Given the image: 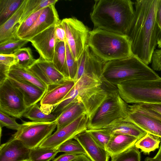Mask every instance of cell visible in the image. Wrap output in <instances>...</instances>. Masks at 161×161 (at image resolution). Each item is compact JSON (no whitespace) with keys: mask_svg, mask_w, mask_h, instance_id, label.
<instances>
[{"mask_svg":"<svg viewBox=\"0 0 161 161\" xmlns=\"http://www.w3.org/2000/svg\"><path fill=\"white\" fill-rule=\"evenodd\" d=\"M128 105L121 97L117 89L111 90L106 98L89 119L87 129L106 128L125 120Z\"/></svg>","mask_w":161,"mask_h":161,"instance_id":"obj_5","label":"cell"},{"mask_svg":"<svg viewBox=\"0 0 161 161\" xmlns=\"http://www.w3.org/2000/svg\"><path fill=\"white\" fill-rule=\"evenodd\" d=\"M156 19L161 31V0H159L156 12Z\"/></svg>","mask_w":161,"mask_h":161,"instance_id":"obj_46","label":"cell"},{"mask_svg":"<svg viewBox=\"0 0 161 161\" xmlns=\"http://www.w3.org/2000/svg\"><path fill=\"white\" fill-rule=\"evenodd\" d=\"M88 45L93 53L105 62L133 55L126 35L98 28L90 31Z\"/></svg>","mask_w":161,"mask_h":161,"instance_id":"obj_4","label":"cell"},{"mask_svg":"<svg viewBox=\"0 0 161 161\" xmlns=\"http://www.w3.org/2000/svg\"><path fill=\"white\" fill-rule=\"evenodd\" d=\"M59 152L75 155L85 154L86 152L80 143L74 139L67 141L57 148Z\"/></svg>","mask_w":161,"mask_h":161,"instance_id":"obj_35","label":"cell"},{"mask_svg":"<svg viewBox=\"0 0 161 161\" xmlns=\"http://www.w3.org/2000/svg\"><path fill=\"white\" fill-rule=\"evenodd\" d=\"M55 25L36 35L29 41L40 57L50 62L53 61L56 44Z\"/></svg>","mask_w":161,"mask_h":161,"instance_id":"obj_13","label":"cell"},{"mask_svg":"<svg viewBox=\"0 0 161 161\" xmlns=\"http://www.w3.org/2000/svg\"><path fill=\"white\" fill-rule=\"evenodd\" d=\"M43 9L32 14L22 23L19 24L16 31L17 35L19 37L21 38L32 27Z\"/></svg>","mask_w":161,"mask_h":161,"instance_id":"obj_37","label":"cell"},{"mask_svg":"<svg viewBox=\"0 0 161 161\" xmlns=\"http://www.w3.org/2000/svg\"><path fill=\"white\" fill-rule=\"evenodd\" d=\"M151 63L153 70L161 71V49L154 50L152 55Z\"/></svg>","mask_w":161,"mask_h":161,"instance_id":"obj_41","label":"cell"},{"mask_svg":"<svg viewBox=\"0 0 161 161\" xmlns=\"http://www.w3.org/2000/svg\"><path fill=\"white\" fill-rule=\"evenodd\" d=\"M28 109L22 95L8 78L0 84V111L20 119Z\"/></svg>","mask_w":161,"mask_h":161,"instance_id":"obj_9","label":"cell"},{"mask_svg":"<svg viewBox=\"0 0 161 161\" xmlns=\"http://www.w3.org/2000/svg\"><path fill=\"white\" fill-rule=\"evenodd\" d=\"M80 155H75L65 153L54 158L52 161H72L77 157Z\"/></svg>","mask_w":161,"mask_h":161,"instance_id":"obj_44","label":"cell"},{"mask_svg":"<svg viewBox=\"0 0 161 161\" xmlns=\"http://www.w3.org/2000/svg\"><path fill=\"white\" fill-rule=\"evenodd\" d=\"M95 142L106 150L107 146L113 134L111 130L107 128L96 129H87Z\"/></svg>","mask_w":161,"mask_h":161,"instance_id":"obj_32","label":"cell"},{"mask_svg":"<svg viewBox=\"0 0 161 161\" xmlns=\"http://www.w3.org/2000/svg\"><path fill=\"white\" fill-rule=\"evenodd\" d=\"M15 118L14 117H10L9 115L0 111V128L5 127L12 130H18L21 126V124L18 123Z\"/></svg>","mask_w":161,"mask_h":161,"instance_id":"obj_39","label":"cell"},{"mask_svg":"<svg viewBox=\"0 0 161 161\" xmlns=\"http://www.w3.org/2000/svg\"><path fill=\"white\" fill-rule=\"evenodd\" d=\"M23 117L31 121L35 122H51L56 120L58 116L43 111L36 104L28 108Z\"/></svg>","mask_w":161,"mask_h":161,"instance_id":"obj_27","label":"cell"},{"mask_svg":"<svg viewBox=\"0 0 161 161\" xmlns=\"http://www.w3.org/2000/svg\"><path fill=\"white\" fill-rule=\"evenodd\" d=\"M17 63V59L14 54H0V64L11 67Z\"/></svg>","mask_w":161,"mask_h":161,"instance_id":"obj_43","label":"cell"},{"mask_svg":"<svg viewBox=\"0 0 161 161\" xmlns=\"http://www.w3.org/2000/svg\"><path fill=\"white\" fill-rule=\"evenodd\" d=\"M141 152L135 145L111 157V161H141Z\"/></svg>","mask_w":161,"mask_h":161,"instance_id":"obj_34","label":"cell"},{"mask_svg":"<svg viewBox=\"0 0 161 161\" xmlns=\"http://www.w3.org/2000/svg\"><path fill=\"white\" fill-rule=\"evenodd\" d=\"M24 0H0V25L17 10Z\"/></svg>","mask_w":161,"mask_h":161,"instance_id":"obj_29","label":"cell"},{"mask_svg":"<svg viewBox=\"0 0 161 161\" xmlns=\"http://www.w3.org/2000/svg\"><path fill=\"white\" fill-rule=\"evenodd\" d=\"M55 36L56 43L66 41L65 31L61 20H60L55 25Z\"/></svg>","mask_w":161,"mask_h":161,"instance_id":"obj_42","label":"cell"},{"mask_svg":"<svg viewBox=\"0 0 161 161\" xmlns=\"http://www.w3.org/2000/svg\"><path fill=\"white\" fill-rule=\"evenodd\" d=\"M66 63L69 79L75 81L78 70V63L73 56L65 41Z\"/></svg>","mask_w":161,"mask_h":161,"instance_id":"obj_36","label":"cell"},{"mask_svg":"<svg viewBox=\"0 0 161 161\" xmlns=\"http://www.w3.org/2000/svg\"><path fill=\"white\" fill-rule=\"evenodd\" d=\"M151 158L153 161H161V142L159 150L157 154L154 157Z\"/></svg>","mask_w":161,"mask_h":161,"instance_id":"obj_48","label":"cell"},{"mask_svg":"<svg viewBox=\"0 0 161 161\" xmlns=\"http://www.w3.org/2000/svg\"><path fill=\"white\" fill-rule=\"evenodd\" d=\"M159 0H136L133 18L126 35L132 54L147 65L151 63L160 29L156 19Z\"/></svg>","mask_w":161,"mask_h":161,"instance_id":"obj_1","label":"cell"},{"mask_svg":"<svg viewBox=\"0 0 161 161\" xmlns=\"http://www.w3.org/2000/svg\"><path fill=\"white\" fill-rule=\"evenodd\" d=\"M157 45H158V47L160 49H161V31H160V32L158 38Z\"/></svg>","mask_w":161,"mask_h":161,"instance_id":"obj_49","label":"cell"},{"mask_svg":"<svg viewBox=\"0 0 161 161\" xmlns=\"http://www.w3.org/2000/svg\"><path fill=\"white\" fill-rule=\"evenodd\" d=\"M58 153L57 149L38 147L30 149V161H50Z\"/></svg>","mask_w":161,"mask_h":161,"instance_id":"obj_31","label":"cell"},{"mask_svg":"<svg viewBox=\"0 0 161 161\" xmlns=\"http://www.w3.org/2000/svg\"><path fill=\"white\" fill-rule=\"evenodd\" d=\"M142 106L156 112L161 115V103H140Z\"/></svg>","mask_w":161,"mask_h":161,"instance_id":"obj_45","label":"cell"},{"mask_svg":"<svg viewBox=\"0 0 161 161\" xmlns=\"http://www.w3.org/2000/svg\"><path fill=\"white\" fill-rule=\"evenodd\" d=\"M158 119L160 121H161V116H160L158 118Z\"/></svg>","mask_w":161,"mask_h":161,"instance_id":"obj_50","label":"cell"},{"mask_svg":"<svg viewBox=\"0 0 161 161\" xmlns=\"http://www.w3.org/2000/svg\"><path fill=\"white\" fill-rule=\"evenodd\" d=\"M89 118L85 113L72 122L56 131L45 140L39 147L57 149L67 141L73 139L79 133L87 129Z\"/></svg>","mask_w":161,"mask_h":161,"instance_id":"obj_10","label":"cell"},{"mask_svg":"<svg viewBox=\"0 0 161 161\" xmlns=\"http://www.w3.org/2000/svg\"><path fill=\"white\" fill-rule=\"evenodd\" d=\"M116 87L119 96L127 103H161V78L130 80Z\"/></svg>","mask_w":161,"mask_h":161,"instance_id":"obj_6","label":"cell"},{"mask_svg":"<svg viewBox=\"0 0 161 161\" xmlns=\"http://www.w3.org/2000/svg\"><path fill=\"white\" fill-rule=\"evenodd\" d=\"M73 139L78 141L92 161H108L110 156L106 150L98 144L86 130L77 135Z\"/></svg>","mask_w":161,"mask_h":161,"instance_id":"obj_18","label":"cell"},{"mask_svg":"<svg viewBox=\"0 0 161 161\" xmlns=\"http://www.w3.org/2000/svg\"><path fill=\"white\" fill-rule=\"evenodd\" d=\"M61 21L65 31L66 42L77 61L88 45L90 31L81 21L75 18H64Z\"/></svg>","mask_w":161,"mask_h":161,"instance_id":"obj_8","label":"cell"},{"mask_svg":"<svg viewBox=\"0 0 161 161\" xmlns=\"http://www.w3.org/2000/svg\"><path fill=\"white\" fill-rule=\"evenodd\" d=\"M76 82L74 80L67 79L49 86L40 101L41 109L45 112L51 113L53 108L64 99Z\"/></svg>","mask_w":161,"mask_h":161,"instance_id":"obj_11","label":"cell"},{"mask_svg":"<svg viewBox=\"0 0 161 161\" xmlns=\"http://www.w3.org/2000/svg\"><path fill=\"white\" fill-rule=\"evenodd\" d=\"M29 41L22 39L15 35L4 42L0 43V54H12L22 48Z\"/></svg>","mask_w":161,"mask_h":161,"instance_id":"obj_30","label":"cell"},{"mask_svg":"<svg viewBox=\"0 0 161 161\" xmlns=\"http://www.w3.org/2000/svg\"><path fill=\"white\" fill-rule=\"evenodd\" d=\"M22 122L19 129L12 137L21 141L29 149L39 147L57 127L56 120L51 122Z\"/></svg>","mask_w":161,"mask_h":161,"instance_id":"obj_7","label":"cell"},{"mask_svg":"<svg viewBox=\"0 0 161 161\" xmlns=\"http://www.w3.org/2000/svg\"><path fill=\"white\" fill-rule=\"evenodd\" d=\"M41 0H27L19 23H22L32 14L37 12V8Z\"/></svg>","mask_w":161,"mask_h":161,"instance_id":"obj_38","label":"cell"},{"mask_svg":"<svg viewBox=\"0 0 161 161\" xmlns=\"http://www.w3.org/2000/svg\"><path fill=\"white\" fill-rule=\"evenodd\" d=\"M161 77L152 69L132 55L125 58L105 63L102 80L110 86H116L132 80H149Z\"/></svg>","mask_w":161,"mask_h":161,"instance_id":"obj_3","label":"cell"},{"mask_svg":"<svg viewBox=\"0 0 161 161\" xmlns=\"http://www.w3.org/2000/svg\"><path fill=\"white\" fill-rule=\"evenodd\" d=\"M106 128L111 130L113 133H120L134 136L138 140L148 133L135 124L130 122L123 121Z\"/></svg>","mask_w":161,"mask_h":161,"instance_id":"obj_24","label":"cell"},{"mask_svg":"<svg viewBox=\"0 0 161 161\" xmlns=\"http://www.w3.org/2000/svg\"><path fill=\"white\" fill-rule=\"evenodd\" d=\"M27 0L24 1L16 12L3 24L0 25V43L17 35L19 21Z\"/></svg>","mask_w":161,"mask_h":161,"instance_id":"obj_22","label":"cell"},{"mask_svg":"<svg viewBox=\"0 0 161 161\" xmlns=\"http://www.w3.org/2000/svg\"><path fill=\"white\" fill-rule=\"evenodd\" d=\"M36 62L53 85L68 79L55 67L52 62L45 60L40 57L36 59Z\"/></svg>","mask_w":161,"mask_h":161,"instance_id":"obj_26","label":"cell"},{"mask_svg":"<svg viewBox=\"0 0 161 161\" xmlns=\"http://www.w3.org/2000/svg\"><path fill=\"white\" fill-rule=\"evenodd\" d=\"M85 113H86V112L84 106L81 102L76 99L58 116L56 120L57 130L69 125Z\"/></svg>","mask_w":161,"mask_h":161,"instance_id":"obj_20","label":"cell"},{"mask_svg":"<svg viewBox=\"0 0 161 161\" xmlns=\"http://www.w3.org/2000/svg\"><path fill=\"white\" fill-rule=\"evenodd\" d=\"M8 76L30 82L46 92L48 88V86L32 73L17 64L10 67Z\"/></svg>","mask_w":161,"mask_h":161,"instance_id":"obj_23","label":"cell"},{"mask_svg":"<svg viewBox=\"0 0 161 161\" xmlns=\"http://www.w3.org/2000/svg\"><path fill=\"white\" fill-rule=\"evenodd\" d=\"M13 54L17 60L16 64L24 68H28L35 63L36 60L34 58L31 49L29 47L19 49Z\"/></svg>","mask_w":161,"mask_h":161,"instance_id":"obj_33","label":"cell"},{"mask_svg":"<svg viewBox=\"0 0 161 161\" xmlns=\"http://www.w3.org/2000/svg\"><path fill=\"white\" fill-rule=\"evenodd\" d=\"M138 139L132 136L113 133L107 146L106 151L110 157L120 153L135 145Z\"/></svg>","mask_w":161,"mask_h":161,"instance_id":"obj_21","label":"cell"},{"mask_svg":"<svg viewBox=\"0 0 161 161\" xmlns=\"http://www.w3.org/2000/svg\"><path fill=\"white\" fill-rule=\"evenodd\" d=\"M55 5L52 4L44 8L34 25L21 38L29 41L36 35L55 25L60 19Z\"/></svg>","mask_w":161,"mask_h":161,"instance_id":"obj_16","label":"cell"},{"mask_svg":"<svg viewBox=\"0 0 161 161\" xmlns=\"http://www.w3.org/2000/svg\"><path fill=\"white\" fill-rule=\"evenodd\" d=\"M161 142L160 137L147 133L139 139L135 144V146L145 154H149L159 147Z\"/></svg>","mask_w":161,"mask_h":161,"instance_id":"obj_28","label":"cell"},{"mask_svg":"<svg viewBox=\"0 0 161 161\" xmlns=\"http://www.w3.org/2000/svg\"><path fill=\"white\" fill-rule=\"evenodd\" d=\"M30 149L12 137L0 147V161H30Z\"/></svg>","mask_w":161,"mask_h":161,"instance_id":"obj_15","label":"cell"},{"mask_svg":"<svg viewBox=\"0 0 161 161\" xmlns=\"http://www.w3.org/2000/svg\"><path fill=\"white\" fill-rule=\"evenodd\" d=\"M8 78L22 95L28 108L40 101L46 92L28 82L8 76Z\"/></svg>","mask_w":161,"mask_h":161,"instance_id":"obj_17","label":"cell"},{"mask_svg":"<svg viewBox=\"0 0 161 161\" xmlns=\"http://www.w3.org/2000/svg\"><path fill=\"white\" fill-rule=\"evenodd\" d=\"M78 70L75 81L85 73L94 74L102 77L105 62L97 56L87 45L77 60Z\"/></svg>","mask_w":161,"mask_h":161,"instance_id":"obj_14","label":"cell"},{"mask_svg":"<svg viewBox=\"0 0 161 161\" xmlns=\"http://www.w3.org/2000/svg\"><path fill=\"white\" fill-rule=\"evenodd\" d=\"M72 161H92L85 154H80L77 157Z\"/></svg>","mask_w":161,"mask_h":161,"instance_id":"obj_47","label":"cell"},{"mask_svg":"<svg viewBox=\"0 0 161 161\" xmlns=\"http://www.w3.org/2000/svg\"><path fill=\"white\" fill-rule=\"evenodd\" d=\"M26 69L37 77L42 81L46 84L48 86V87L49 86L53 85L46 76L42 70L36 62Z\"/></svg>","mask_w":161,"mask_h":161,"instance_id":"obj_40","label":"cell"},{"mask_svg":"<svg viewBox=\"0 0 161 161\" xmlns=\"http://www.w3.org/2000/svg\"><path fill=\"white\" fill-rule=\"evenodd\" d=\"M52 62L55 67L66 78L69 79L66 63L65 42L56 43Z\"/></svg>","mask_w":161,"mask_h":161,"instance_id":"obj_25","label":"cell"},{"mask_svg":"<svg viewBox=\"0 0 161 161\" xmlns=\"http://www.w3.org/2000/svg\"><path fill=\"white\" fill-rule=\"evenodd\" d=\"M124 121L131 122L148 133L161 138V121L128 108Z\"/></svg>","mask_w":161,"mask_h":161,"instance_id":"obj_19","label":"cell"},{"mask_svg":"<svg viewBox=\"0 0 161 161\" xmlns=\"http://www.w3.org/2000/svg\"><path fill=\"white\" fill-rule=\"evenodd\" d=\"M103 84L100 76L94 74H84L60 103L61 107L65 108L76 99L80 100L92 88Z\"/></svg>","mask_w":161,"mask_h":161,"instance_id":"obj_12","label":"cell"},{"mask_svg":"<svg viewBox=\"0 0 161 161\" xmlns=\"http://www.w3.org/2000/svg\"><path fill=\"white\" fill-rule=\"evenodd\" d=\"M90 17L95 28L126 35L134 14L130 0H96Z\"/></svg>","mask_w":161,"mask_h":161,"instance_id":"obj_2","label":"cell"}]
</instances>
